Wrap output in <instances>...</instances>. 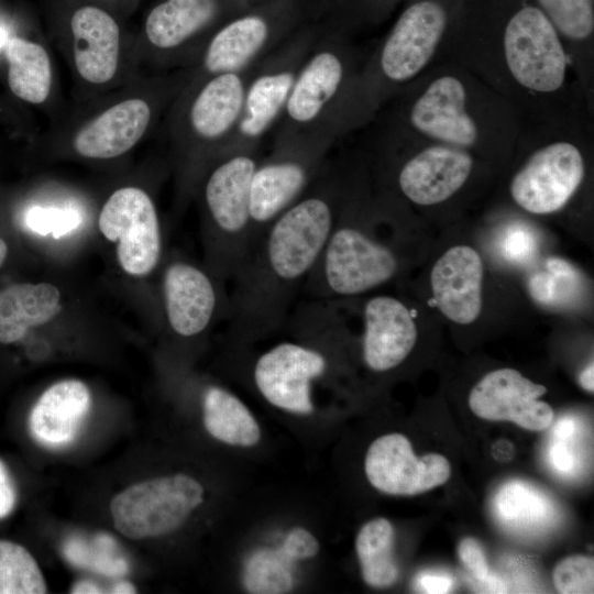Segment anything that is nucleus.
<instances>
[{"label":"nucleus","mask_w":594,"mask_h":594,"mask_svg":"<svg viewBox=\"0 0 594 594\" xmlns=\"http://www.w3.org/2000/svg\"><path fill=\"white\" fill-rule=\"evenodd\" d=\"M443 58L506 99L522 127L594 118L556 29L535 4H520L498 25L454 26Z\"/></svg>","instance_id":"obj_1"},{"label":"nucleus","mask_w":594,"mask_h":594,"mask_svg":"<svg viewBox=\"0 0 594 594\" xmlns=\"http://www.w3.org/2000/svg\"><path fill=\"white\" fill-rule=\"evenodd\" d=\"M348 186L328 164L306 193L262 232L232 278L227 316L234 337L253 340L285 326Z\"/></svg>","instance_id":"obj_2"},{"label":"nucleus","mask_w":594,"mask_h":594,"mask_svg":"<svg viewBox=\"0 0 594 594\" xmlns=\"http://www.w3.org/2000/svg\"><path fill=\"white\" fill-rule=\"evenodd\" d=\"M374 121H380V128L459 147L484 160L510 157L522 130L506 99L446 58L393 97Z\"/></svg>","instance_id":"obj_3"},{"label":"nucleus","mask_w":594,"mask_h":594,"mask_svg":"<svg viewBox=\"0 0 594 594\" xmlns=\"http://www.w3.org/2000/svg\"><path fill=\"white\" fill-rule=\"evenodd\" d=\"M594 118L522 127L516 147L525 155L508 185L513 202L531 215L563 209L586 176Z\"/></svg>","instance_id":"obj_4"},{"label":"nucleus","mask_w":594,"mask_h":594,"mask_svg":"<svg viewBox=\"0 0 594 594\" xmlns=\"http://www.w3.org/2000/svg\"><path fill=\"white\" fill-rule=\"evenodd\" d=\"M296 340L282 341L255 361L253 382L271 405L299 415L314 411L312 391L330 370L328 344L340 324L333 301L304 300L286 323Z\"/></svg>","instance_id":"obj_5"},{"label":"nucleus","mask_w":594,"mask_h":594,"mask_svg":"<svg viewBox=\"0 0 594 594\" xmlns=\"http://www.w3.org/2000/svg\"><path fill=\"white\" fill-rule=\"evenodd\" d=\"M364 58L342 37L320 36L299 69L273 141L317 132L338 140L349 135V107Z\"/></svg>","instance_id":"obj_6"},{"label":"nucleus","mask_w":594,"mask_h":594,"mask_svg":"<svg viewBox=\"0 0 594 594\" xmlns=\"http://www.w3.org/2000/svg\"><path fill=\"white\" fill-rule=\"evenodd\" d=\"M260 148L227 150L202 175L209 271L220 282L235 276L252 248L251 183L262 157Z\"/></svg>","instance_id":"obj_7"},{"label":"nucleus","mask_w":594,"mask_h":594,"mask_svg":"<svg viewBox=\"0 0 594 594\" xmlns=\"http://www.w3.org/2000/svg\"><path fill=\"white\" fill-rule=\"evenodd\" d=\"M399 270L396 253L359 222L355 189L345 191L333 227L300 296L338 301L359 296L393 279Z\"/></svg>","instance_id":"obj_8"},{"label":"nucleus","mask_w":594,"mask_h":594,"mask_svg":"<svg viewBox=\"0 0 594 594\" xmlns=\"http://www.w3.org/2000/svg\"><path fill=\"white\" fill-rule=\"evenodd\" d=\"M377 128L378 146L393 163L395 190L418 207H436L452 199L468 185L482 160L459 147Z\"/></svg>","instance_id":"obj_9"},{"label":"nucleus","mask_w":594,"mask_h":594,"mask_svg":"<svg viewBox=\"0 0 594 594\" xmlns=\"http://www.w3.org/2000/svg\"><path fill=\"white\" fill-rule=\"evenodd\" d=\"M338 141L327 132L273 141L272 150L261 157L251 183L252 246L266 227L322 173L328 165V154Z\"/></svg>","instance_id":"obj_10"},{"label":"nucleus","mask_w":594,"mask_h":594,"mask_svg":"<svg viewBox=\"0 0 594 594\" xmlns=\"http://www.w3.org/2000/svg\"><path fill=\"white\" fill-rule=\"evenodd\" d=\"M319 38L316 30L298 32L253 67L241 118L223 152L241 146H261L262 140L279 121L299 69Z\"/></svg>","instance_id":"obj_11"},{"label":"nucleus","mask_w":594,"mask_h":594,"mask_svg":"<svg viewBox=\"0 0 594 594\" xmlns=\"http://www.w3.org/2000/svg\"><path fill=\"white\" fill-rule=\"evenodd\" d=\"M200 482L178 473L153 477L128 486L110 502L116 529L132 540L168 535L178 529L202 504Z\"/></svg>","instance_id":"obj_12"},{"label":"nucleus","mask_w":594,"mask_h":594,"mask_svg":"<svg viewBox=\"0 0 594 594\" xmlns=\"http://www.w3.org/2000/svg\"><path fill=\"white\" fill-rule=\"evenodd\" d=\"M252 70L201 76L187 98L179 133L197 164L201 162L202 175L235 132Z\"/></svg>","instance_id":"obj_13"},{"label":"nucleus","mask_w":594,"mask_h":594,"mask_svg":"<svg viewBox=\"0 0 594 594\" xmlns=\"http://www.w3.org/2000/svg\"><path fill=\"white\" fill-rule=\"evenodd\" d=\"M102 235L117 243L122 270L143 277L157 266L162 254V234L155 205L138 187L117 189L105 202L99 218Z\"/></svg>","instance_id":"obj_14"},{"label":"nucleus","mask_w":594,"mask_h":594,"mask_svg":"<svg viewBox=\"0 0 594 594\" xmlns=\"http://www.w3.org/2000/svg\"><path fill=\"white\" fill-rule=\"evenodd\" d=\"M290 11L262 10L233 18L208 40L201 55V76L240 73L254 67L289 35Z\"/></svg>","instance_id":"obj_15"},{"label":"nucleus","mask_w":594,"mask_h":594,"mask_svg":"<svg viewBox=\"0 0 594 594\" xmlns=\"http://www.w3.org/2000/svg\"><path fill=\"white\" fill-rule=\"evenodd\" d=\"M365 474L376 490L391 495H416L446 483L451 466L446 457L429 453L418 458L402 433L375 439L365 455Z\"/></svg>","instance_id":"obj_16"},{"label":"nucleus","mask_w":594,"mask_h":594,"mask_svg":"<svg viewBox=\"0 0 594 594\" xmlns=\"http://www.w3.org/2000/svg\"><path fill=\"white\" fill-rule=\"evenodd\" d=\"M210 271L186 262H170L163 274L162 289L167 324L182 339L205 333L220 309L228 311V297Z\"/></svg>","instance_id":"obj_17"},{"label":"nucleus","mask_w":594,"mask_h":594,"mask_svg":"<svg viewBox=\"0 0 594 594\" xmlns=\"http://www.w3.org/2000/svg\"><path fill=\"white\" fill-rule=\"evenodd\" d=\"M546 386L536 384L514 369H498L483 376L469 395L473 414L486 420H507L524 429L541 431L553 421L549 404L539 400Z\"/></svg>","instance_id":"obj_18"},{"label":"nucleus","mask_w":594,"mask_h":594,"mask_svg":"<svg viewBox=\"0 0 594 594\" xmlns=\"http://www.w3.org/2000/svg\"><path fill=\"white\" fill-rule=\"evenodd\" d=\"M363 324V360L374 372L397 367L415 346V321L406 305L395 297L370 298L364 305Z\"/></svg>","instance_id":"obj_19"},{"label":"nucleus","mask_w":594,"mask_h":594,"mask_svg":"<svg viewBox=\"0 0 594 594\" xmlns=\"http://www.w3.org/2000/svg\"><path fill=\"white\" fill-rule=\"evenodd\" d=\"M483 262L471 246L449 249L433 265L430 284L438 309L451 321L469 324L482 310Z\"/></svg>","instance_id":"obj_20"},{"label":"nucleus","mask_w":594,"mask_h":594,"mask_svg":"<svg viewBox=\"0 0 594 594\" xmlns=\"http://www.w3.org/2000/svg\"><path fill=\"white\" fill-rule=\"evenodd\" d=\"M152 114L151 106L142 98L118 102L76 133L74 148L86 158L108 160L120 156L141 140Z\"/></svg>","instance_id":"obj_21"},{"label":"nucleus","mask_w":594,"mask_h":594,"mask_svg":"<svg viewBox=\"0 0 594 594\" xmlns=\"http://www.w3.org/2000/svg\"><path fill=\"white\" fill-rule=\"evenodd\" d=\"M556 29L584 101L594 113L593 0H536Z\"/></svg>","instance_id":"obj_22"},{"label":"nucleus","mask_w":594,"mask_h":594,"mask_svg":"<svg viewBox=\"0 0 594 594\" xmlns=\"http://www.w3.org/2000/svg\"><path fill=\"white\" fill-rule=\"evenodd\" d=\"M75 66L82 79L106 84L118 69L120 30L116 20L95 6L77 9L70 19Z\"/></svg>","instance_id":"obj_23"},{"label":"nucleus","mask_w":594,"mask_h":594,"mask_svg":"<svg viewBox=\"0 0 594 594\" xmlns=\"http://www.w3.org/2000/svg\"><path fill=\"white\" fill-rule=\"evenodd\" d=\"M90 405L91 395L84 382L73 378L57 382L32 407L30 431L44 446H66L77 436Z\"/></svg>","instance_id":"obj_24"},{"label":"nucleus","mask_w":594,"mask_h":594,"mask_svg":"<svg viewBox=\"0 0 594 594\" xmlns=\"http://www.w3.org/2000/svg\"><path fill=\"white\" fill-rule=\"evenodd\" d=\"M221 0H164L145 20V35L152 46L175 51L206 31L222 13Z\"/></svg>","instance_id":"obj_25"},{"label":"nucleus","mask_w":594,"mask_h":594,"mask_svg":"<svg viewBox=\"0 0 594 594\" xmlns=\"http://www.w3.org/2000/svg\"><path fill=\"white\" fill-rule=\"evenodd\" d=\"M61 310V292L53 284L21 283L0 289V343L18 342Z\"/></svg>","instance_id":"obj_26"},{"label":"nucleus","mask_w":594,"mask_h":594,"mask_svg":"<svg viewBox=\"0 0 594 594\" xmlns=\"http://www.w3.org/2000/svg\"><path fill=\"white\" fill-rule=\"evenodd\" d=\"M207 431L230 446L253 447L261 439L260 426L244 403L228 389L210 385L202 396Z\"/></svg>","instance_id":"obj_27"},{"label":"nucleus","mask_w":594,"mask_h":594,"mask_svg":"<svg viewBox=\"0 0 594 594\" xmlns=\"http://www.w3.org/2000/svg\"><path fill=\"white\" fill-rule=\"evenodd\" d=\"M8 61V85L18 98L30 103L44 102L51 91L52 68L46 50L21 37L6 43Z\"/></svg>","instance_id":"obj_28"},{"label":"nucleus","mask_w":594,"mask_h":594,"mask_svg":"<svg viewBox=\"0 0 594 594\" xmlns=\"http://www.w3.org/2000/svg\"><path fill=\"white\" fill-rule=\"evenodd\" d=\"M394 528L386 518H374L359 531L355 550L365 583L384 588L398 578V568L393 558Z\"/></svg>","instance_id":"obj_29"},{"label":"nucleus","mask_w":594,"mask_h":594,"mask_svg":"<svg viewBox=\"0 0 594 594\" xmlns=\"http://www.w3.org/2000/svg\"><path fill=\"white\" fill-rule=\"evenodd\" d=\"M495 502L501 520L516 530H542L554 519L553 504L546 495L521 481L501 487Z\"/></svg>","instance_id":"obj_30"},{"label":"nucleus","mask_w":594,"mask_h":594,"mask_svg":"<svg viewBox=\"0 0 594 594\" xmlns=\"http://www.w3.org/2000/svg\"><path fill=\"white\" fill-rule=\"evenodd\" d=\"M582 276L571 263L560 257H548L528 279L531 298L547 307L572 304L581 294Z\"/></svg>","instance_id":"obj_31"},{"label":"nucleus","mask_w":594,"mask_h":594,"mask_svg":"<svg viewBox=\"0 0 594 594\" xmlns=\"http://www.w3.org/2000/svg\"><path fill=\"white\" fill-rule=\"evenodd\" d=\"M44 575L22 544L0 539V594H44Z\"/></svg>","instance_id":"obj_32"},{"label":"nucleus","mask_w":594,"mask_h":594,"mask_svg":"<svg viewBox=\"0 0 594 594\" xmlns=\"http://www.w3.org/2000/svg\"><path fill=\"white\" fill-rule=\"evenodd\" d=\"M284 552L261 550L252 554L243 572L244 586L250 593H287L294 586L293 574Z\"/></svg>","instance_id":"obj_33"},{"label":"nucleus","mask_w":594,"mask_h":594,"mask_svg":"<svg viewBox=\"0 0 594 594\" xmlns=\"http://www.w3.org/2000/svg\"><path fill=\"white\" fill-rule=\"evenodd\" d=\"M552 575L559 593H593L594 560L585 556L568 557L556 565Z\"/></svg>","instance_id":"obj_34"},{"label":"nucleus","mask_w":594,"mask_h":594,"mask_svg":"<svg viewBox=\"0 0 594 594\" xmlns=\"http://www.w3.org/2000/svg\"><path fill=\"white\" fill-rule=\"evenodd\" d=\"M458 554L474 579L483 583L490 592H506L504 583L491 575L483 548L477 540L471 537L463 538L458 546Z\"/></svg>","instance_id":"obj_35"},{"label":"nucleus","mask_w":594,"mask_h":594,"mask_svg":"<svg viewBox=\"0 0 594 594\" xmlns=\"http://www.w3.org/2000/svg\"><path fill=\"white\" fill-rule=\"evenodd\" d=\"M536 249L534 234L527 226L520 223L509 226L501 241L504 257L514 263H525Z\"/></svg>","instance_id":"obj_36"},{"label":"nucleus","mask_w":594,"mask_h":594,"mask_svg":"<svg viewBox=\"0 0 594 594\" xmlns=\"http://www.w3.org/2000/svg\"><path fill=\"white\" fill-rule=\"evenodd\" d=\"M319 549V541L310 531L296 527L285 538L282 551L289 560H305L315 557Z\"/></svg>","instance_id":"obj_37"},{"label":"nucleus","mask_w":594,"mask_h":594,"mask_svg":"<svg viewBox=\"0 0 594 594\" xmlns=\"http://www.w3.org/2000/svg\"><path fill=\"white\" fill-rule=\"evenodd\" d=\"M16 504V491L4 462L0 459V519L7 518Z\"/></svg>","instance_id":"obj_38"},{"label":"nucleus","mask_w":594,"mask_h":594,"mask_svg":"<svg viewBox=\"0 0 594 594\" xmlns=\"http://www.w3.org/2000/svg\"><path fill=\"white\" fill-rule=\"evenodd\" d=\"M565 441L557 440L552 444L549 451V460L558 472L571 474L575 468L576 459L572 450L565 444Z\"/></svg>","instance_id":"obj_39"},{"label":"nucleus","mask_w":594,"mask_h":594,"mask_svg":"<svg viewBox=\"0 0 594 594\" xmlns=\"http://www.w3.org/2000/svg\"><path fill=\"white\" fill-rule=\"evenodd\" d=\"M418 583L426 593L439 594L449 593L453 581L446 574L424 573L419 576Z\"/></svg>","instance_id":"obj_40"},{"label":"nucleus","mask_w":594,"mask_h":594,"mask_svg":"<svg viewBox=\"0 0 594 594\" xmlns=\"http://www.w3.org/2000/svg\"><path fill=\"white\" fill-rule=\"evenodd\" d=\"M575 431V422L571 418L560 419L553 427L557 440H569Z\"/></svg>","instance_id":"obj_41"},{"label":"nucleus","mask_w":594,"mask_h":594,"mask_svg":"<svg viewBox=\"0 0 594 594\" xmlns=\"http://www.w3.org/2000/svg\"><path fill=\"white\" fill-rule=\"evenodd\" d=\"M102 592L103 591L100 586H98L96 583L90 582L88 580L77 582L72 588V593H75V594H95V593H102Z\"/></svg>","instance_id":"obj_42"},{"label":"nucleus","mask_w":594,"mask_h":594,"mask_svg":"<svg viewBox=\"0 0 594 594\" xmlns=\"http://www.w3.org/2000/svg\"><path fill=\"white\" fill-rule=\"evenodd\" d=\"M594 365H593V362H591L583 371L582 373L580 374V377H579V382L581 384V386L586 389L587 392H591L593 393L594 391V384H593V378H594Z\"/></svg>","instance_id":"obj_43"},{"label":"nucleus","mask_w":594,"mask_h":594,"mask_svg":"<svg viewBox=\"0 0 594 594\" xmlns=\"http://www.w3.org/2000/svg\"><path fill=\"white\" fill-rule=\"evenodd\" d=\"M110 592L114 594H132L136 592V588L128 581H120L112 586Z\"/></svg>","instance_id":"obj_44"},{"label":"nucleus","mask_w":594,"mask_h":594,"mask_svg":"<svg viewBox=\"0 0 594 594\" xmlns=\"http://www.w3.org/2000/svg\"><path fill=\"white\" fill-rule=\"evenodd\" d=\"M8 255V245L3 239L0 238V266L4 263Z\"/></svg>","instance_id":"obj_45"},{"label":"nucleus","mask_w":594,"mask_h":594,"mask_svg":"<svg viewBox=\"0 0 594 594\" xmlns=\"http://www.w3.org/2000/svg\"><path fill=\"white\" fill-rule=\"evenodd\" d=\"M4 42V33L3 31L0 29V46L3 44Z\"/></svg>","instance_id":"obj_46"}]
</instances>
